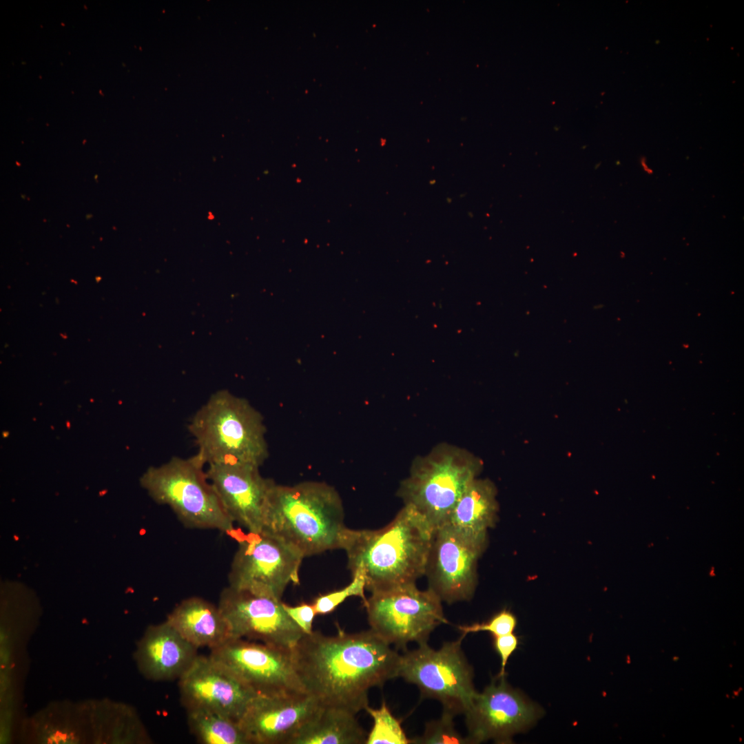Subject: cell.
<instances>
[{
  "instance_id": "1",
  "label": "cell",
  "mask_w": 744,
  "mask_h": 744,
  "mask_svg": "<svg viewBox=\"0 0 744 744\" xmlns=\"http://www.w3.org/2000/svg\"><path fill=\"white\" fill-rule=\"evenodd\" d=\"M304 691L322 706L356 714L369 705V690L399 677L401 654L371 629L327 636L304 634L291 649Z\"/></svg>"
},
{
  "instance_id": "2",
  "label": "cell",
  "mask_w": 744,
  "mask_h": 744,
  "mask_svg": "<svg viewBox=\"0 0 744 744\" xmlns=\"http://www.w3.org/2000/svg\"><path fill=\"white\" fill-rule=\"evenodd\" d=\"M435 529L412 506L405 505L378 530L349 528L342 546L351 573L364 577L371 594L415 584L424 575Z\"/></svg>"
},
{
  "instance_id": "3",
  "label": "cell",
  "mask_w": 744,
  "mask_h": 744,
  "mask_svg": "<svg viewBox=\"0 0 744 744\" xmlns=\"http://www.w3.org/2000/svg\"><path fill=\"white\" fill-rule=\"evenodd\" d=\"M342 499L322 482L292 486L274 482L269 493L262 531L274 535L304 558L342 548L347 528Z\"/></svg>"
},
{
  "instance_id": "4",
  "label": "cell",
  "mask_w": 744,
  "mask_h": 744,
  "mask_svg": "<svg viewBox=\"0 0 744 744\" xmlns=\"http://www.w3.org/2000/svg\"><path fill=\"white\" fill-rule=\"evenodd\" d=\"M187 430L205 465L243 463L260 466L269 457L262 415L227 390L213 393L192 416Z\"/></svg>"
},
{
  "instance_id": "5",
  "label": "cell",
  "mask_w": 744,
  "mask_h": 744,
  "mask_svg": "<svg viewBox=\"0 0 744 744\" xmlns=\"http://www.w3.org/2000/svg\"><path fill=\"white\" fill-rule=\"evenodd\" d=\"M482 468V462L468 451L439 444L415 457L397 495L414 507L435 530L444 525L455 505Z\"/></svg>"
},
{
  "instance_id": "6",
  "label": "cell",
  "mask_w": 744,
  "mask_h": 744,
  "mask_svg": "<svg viewBox=\"0 0 744 744\" xmlns=\"http://www.w3.org/2000/svg\"><path fill=\"white\" fill-rule=\"evenodd\" d=\"M205 464L196 454L173 457L151 467L141 485L158 504L168 506L187 528L218 530L225 534L235 527L218 495L207 479Z\"/></svg>"
},
{
  "instance_id": "7",
  "label": "cell",
  "mask_w": 744,
  "mask_h": 744,
  "mask_svg": "<svg viewBox=\"0 0 744 744\" xmlns=\"http://www.w3.org/2000/svg\"><path fill=\"white\" fill-rule=\"evenodd\" d=\"M463 637L444 642L438 650L427 643L401 655L399 676L415 685L423 698L437 700L443 711L465 714L477 694L473 670L462 649Z\"/></svg>"
},
{
  "instance_id": "8",
  "label": "cell",
  "mask_w": 744,
  "mask_h": 744,
  "mask_svg": "<svg viewBox=\"0 0 744 744\" xmlns=\"http://www.w3.org/2000/svg\"><path fill=\"white\" fill-rule=\"evenodd\" d=\"M227 535L238 543L228 586L281 600L290 583H299L304 557L284 541L264 531L245 533L236 528Z\"/></svg>"
},
{
  "instance_id": "9",
  "label": "cell",
  "mask_w": 744,
  "mask_h": 744,
  "mask_svg": "<svg viewBox=\"0 0 744 744\" xmlns=\"http://www.w3.org/2000/svg\"><path fill=\"white\" fill-rule=\"evenodd\" d=\"M364 605L371 629L404 651L411 642L427 643L434 629L447 623L439 597L415 583L372 593Z\"/></svg>"
},
{
  "instance_id": "10",
  "label": "cell",
  "mask_w": 744,
  "mask_h": 744,
  "mask_svg": "<svg viewBox=\"0 0 744 744\" xmlns=\"http://www.w3.org/2000/svg\"><path fill=\"white\" fill-rule=\"evenodd\" d=\"M258 695L306 692L297 674L291 649L231 638L209 655Z\"/></svg>"
},
{
  "instance_id": "11",
  "label": "cell",
  "mask_w": 744,
  "mask_h": 744,
  "mask_svg": "<svg viewBox=\"0 0 744 744\" xmlns=\"http://www.w3.org/2000/svg\"><path fill=\"white\" fill-rule=\"evenodd\" d=\"M542 708L513 688L505 675L497 676L477 692L465 712L470 744L492 740L510 743L518 733L529 730L541 719Z\"/></svg>"
},
{
  "instance_id": "12",
  "label": "cell",
  "mask_w": 744,
  "mask_h": 744,
  "mask_svg": "<svg viewBox=\"0 0 744 744\" xmlns=\"http://www.w3.org/2000/svg\"><path fill=\"white\" fill-rule=\"evenodd\" d=\"M485 542L471 539L447 524L434 530L424 575L442 601L470 600L477 586V561Z\"/></svg>"
},
{
  "instance_id": "13",
  "label": "cell",
  "mask_w": 744,
  "mask_h": 744,
  "mask_svg": "<svg viewBox=\"0 0 744 744\" xmlns=\"http://www.w3.org/2000/svg\"><path fill=\"white\" fill-rule=\"evenodd\" d=\"M218 606L233 638L291 650L304 634L285 610L281 600L227 586L220 593Z\"/></svg>"
},
{
  "instance_id": "14",
  "label": "cell",
  "mask_w": 744,
  "mask_h": 744,
  "mask_svg": "<svg viewBox=\"0 0 744 744\" xmlns=\"http://www.w3.org/2000/svg\"><path fill=\"white\" fill-rule=\"evenodd\" d=\"M185 709L203 707L238 722L258 694L209 656L198 655L178 679Z\"/></svg>"
},
{
  "instance_id": "15",
  "label": "cell",
  "mask_w": 744,
  "mask_h": 744,
  "mask_svg": "<svg viewBox=\"0 0 744 744\" xmlns=\"http://www.w3.org/2000/svg\"><path fill=\"white\" fill-rule=\"evenodd\" d=\"M207 466V479L233 521L247 531L261 532L269 493L274 482L263 477L259 466L253 464Z\"/></svg>"
},
{
  "instance_id": "16",
  "label": "cell",
  "mask_w": 744,
  "mask_h": 744,
  "mask_svg": "<svg viewBox=\"0 0 744 744\" xmlns=\"http://www.w3.org/2000/svg\"><path fill=\"white\" fill-rule=\"evenodd\" d=\"M320 705L307 692L258 695L250 702L238 724L250 744H287Z\"/></svg>"
},
{
  "instance_id": "17",
  "label": "cell",
  "mask_w": 744,
  "mask_h": 744,
  "mask_svg": "<svg viewBox=\"0 0 744 744\" xmlns=\"http://www.w3.org/2000/svg\"><path fill=\"white\" fill-rule=\"evenodd\" d=\"M198 656V648L167 621L147 629L136 652L141 670L155 681L178 680Z\"/></svg>"
},
{
  "instance_id": "18",
  "label": "cell",
  "mask_w": 744,
  "mask_h": 744,
  "mask_svg": "<svg viewBox=\"0 0 744 744\" xmlns=\"http://www.w3.org/2000/svg\"><path fill=\"white\" fill-rule=\"evenodd\" d=\"M166 621L198 649L210 650L233 638L218 606L193 597L184 599L168 614Z\"/></svg>"
},
{
  "instance_id": "19",
  "label": "cell",
  "mask_w": 744,
  "mask_h": 744,
  "mask_svg": "<svg viewBox=\"0 0 744 744\" xmlns=\"http://www.w3.org/2000/svg\"><path fill=\"white\" fill-rule=\"evenodd\" d=\"M497 488L490 480L475 478L464 490L446 522L471 539L487 543L488 530L497 519Z\"/></svg>"
},
{
  "instance_id": "20",
  "label": "cell",
  "mask_w": 744,
  "mask_h": 744,
  "mask_svg": "<svg viewBox=\"0 0 744 744\" xmlns=\"http://www.w3.org/2000/svg\"><path fill=\"white\" fill-rule=\"evenodd\" d=\"M366 738L355 714L320 705L287 744H365Z\"/></svg>"
},
{
  "instance_id": "21",
  "label": "cell",
  "mask_w": 744,
  "mask_h": 744,
  "mask_svg": "<svg viewBox=\"0 0 744 744\" xmlns=\"http://www.w3.org/2000/svg\"><path fill=\"white\" fill-rule=\"evenodd\" d=\"M190 732L203 744H250L238 722L215 710L186 709Z\"/></svg>"
},
{
  "instance_id": "22",
  "label": "cell",
  "mask_w": 744,
  "mask_h": 744,
  "mask_svg": "<svg viewBox=\"0 0 744 744\" xmlns=\"http://www.w3.org/2000/svg\"><path fill=\"white\" fill-rule=\"evenodd\" d=\"M364 710L373 721V727L367 735L365 744H410L401 721L391 714L386 703L383 701L378 709L367 705Z\"/></svg>"
},
{
  "instance_id": "23",
  "label": "cell",
  "mask_w": 744,
  "mask_h": 744,
  "mask_svg": "<svg viewBox=\"0 0 744 744\" xmlns=\"http://www.w3.org/2000/svg\"><path fill=\"white\" fill-rule=\"evenodd\" d=\"M452 714L443 711L439 719L426 724L424 733L411 740L413 744H470L455 728Z\"/></svg>"
},
{
  "instance_id": "24",
  "label": "cell",
  "mask_w": 744,
  "mask_h": 744,
  "mask_svg": "<svg viewBox=\"0 0 744 744\" xmlns=\"http://www.w3.org/2000/svg\"><path fill=\"white\" fill-rule=\"evenodd\" d=\"M351 582L344 588L320 595L312 603L316 614H327L333 612L345 599L351 597H360L364 603L367 598L365 596L366 581L364 575L360 571L352 573Z\"/></svg>"
},
{
  "instance_id": "25",
  "label": "cell",
  "mask_w": 744,
  "mask_h": 744,
  "mask_svg": "<svg viewBox=\"0 0 744 744\" xmlns=\"http://www.w3.org/2000/svg\"><path fill=\"white\" fill-rule=\"evenodd\" d=\"M517 626L515 616L508 610H502L493 615L487 621L475 623L471 625L458 626L462 632V637L467 634L478 632H488L493 637L501 636L514 632Z\"/></svg>"
},
{
  "instance_id": "26",
  "label": "cell",
  "mask_w": 744,
  "mask_h": 744,
  "mask_svg": "<svg viewBox=\"0 0 744 744\" xmlns=\"http://www.w3.org/2000/svg\"><path fill=\"white\" fill-rule=\"evenodd\" d=\"M283 607L289 617L304 634H309L313 632V622L316 612L313 603H302L292 606L283 603Z\"/></svg>"
},
{
  "instance_id": "27",
  "label": "cell",
  "mask_w": 744,
  "mask_h": 744,
  "mask_svg": "<svg viewBox=\"0 0 744 744\" xmlns=\"http://www.w3.org/2000/svg\"><path fill=\"white\" fill-rule=\"evenodd\" d=\"M519 644V639L513 632L493 637V647L501 660V669L497 676L505 675V668L508 659L517 649Z\"/></svg>"
}]
</instances>
